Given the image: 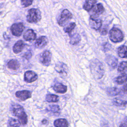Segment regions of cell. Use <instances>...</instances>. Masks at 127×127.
<instances>
[{
    "label": "cell",
    "instance_id": "obj_15",
    "mask_svg": "<svg viewBox=\"0 0 127 127\" xmlns=\"http://www.w3.org/2000/svg\"><path fill=\"white\" fill-rule=\"evenodd\" d=\"M36 38V34L32 29L27 30L23 35V38L27 41L34 40Z\"/></svg>",
    "mask_w": 127,
    "mask_h": 127
},
{
    "label": "cell",
    "instance_id": "obj_12",
    "mask_svg": "<svg viewBox=\"0 0 127 127\" xmlns=\"http://www.w3.org/2000/svg\"><path fill=\"white\" fill-rule=\"evenodd\" d=\"M105 61L111 69H114L117 67L118 59L112 55H108L106 57Z\"/></svg>",
    "mask_w": 127,
    "mask_h": 127
},
{
    "label": "cell",
    "instance_id": "obj_23",
    "mask_svg": "<svg viewBox=\"0 0 127 127\" xmlns=\"http://www.w3.org/2000/svg\"><path fill=\"white\" fill-rule=\"evenodd\" d=\"M118 54L121 58H127V47L125 45L120 46L118 49Z\"/></svg>",
    "mask_w": 127,
    "mask_h": 127
},
{
    "label": "cell",
    "instance_id": "obj_19",
    "mask_svg": "<svg viewBox=\"0 0 127 127\" xmlns=\"http://www.w3.org/2000/svg\"><path fill=\"white\" fill-rule=\"evenodd\" d=\"M54 125L55 127H68V124L64 119H58L55 121Z\"/></svg>",
    "mask_w": 127,
    "mask_h": 127
},
{
    "label": "cell",
    "instance_id": "obj_17",
    "mask_svg": "<svg viewBox=\"0 0 127 127\" xmlns=\"http://www.w3.org/2000/svg\"><path fill=\"white\" fill-rule=\"evenodd\" d=\"M25 46L24 43L22 40L18 41L13 47V51L15 54H18L21 52Z\"/></svg>",
    "mask_w": 127,
    "mask_h": 127
},
{
    "label": "cell",
    "instance_id": "obj_10",
    "mask_svg": "<svg viewBox=\"0 0 127 127\" xmlns=\"http://www.w3.org/2000/svg\"><path fill=\"white\" fill-rule=\"evenodd\" d=\"M38 78L37 74L34 71L28 70L24 73V80L26 82L31 83L36 81Z\"/></svg>",
    "mask_w": 127,
    "mask_h": 127
},
{
    "label": "cell",
    "instance_id": "obj_33",
    "mask_svg": "<svg viewBox=\"0 0 127 127\" xmlns=\"http://www.w3.org/2000/svg\"><path fill=\"white\" fill-rule=\"evenodd\" d=\"M122 91L125 93L127 94V84H125L122 87Z\"/></svg>",
    "mask_w": 127,
    "mask_h": 127
},
{
    "label": "cell",
    "instance_id": "obj_6",
    "mask_svg": "<svg viewBox=\"0 0 127 127\" xmlns=\"http://www.w3.org/2000/svg\"><path fill=\"white\" fill-rule=\"evenodd\" d=\"M51 56L52 55L50 52L47 50H45L41 54L39 61L42 64L45 66H48L51 63Z\"/></svg>",
    "mask_w": 127,
    "mask_h": 127
},
{
    "label": "cell",
    "instance_id": "obj_21",
    "mask_svg": "<svg viewBox=\"0 0 127 127\" xmlns=\"http://www.w3.org/2000/svg\"><path fill=\"white\" fill-rule=\"evenodd\" d=\"M96 1L97 0H86L83 5V8L87 11H90L95 5Z\"/></svg>",
    "mask_w": 127,
    "mask_h": 127
},
{
    "label": "cell",
    "instance_id": "obj_27",
    "mask_svg": "<svg viewBox=\"0 0 127 127\" xmlns=\"http://www.w3.org/2000/svg\"><path fill=\"white\" fill-rule=\"evenodd\" d=\"M46 100L48 102H57L59 100V96L55 94H47Z\"/></svg>",
    "mask_w": 127,
    "mask_h": 127
},
{
    "label": "cell",
    "instance_id": "obj_18",
    "mask_svg": "<svg viewBox=\"0 0 127 127\" xmlns=\"http://www.w3.org/2000/svg\"><path fill=\"white\" fill-rule=\"evenodd\" d=\"M46 110L48 112L55 115H58L60 114V108L57 105H50L46 108Z\"/></svg>",
    "mask_w": 127,
    "mask_h": 127
},
{
    "label": "cell",
    "instance_id": "obj_34",
    "mask_svg": "<svg viewBox=\"0 0 127 127\" xmlns=\"http://www.w3.org/2000/svg\"><path fill=\"white\" fill-rule=\"evenodd\" d=\"M101 33L103 35H106L107 33V30L105 28H103L101 31Z\"/></svg>",
    "mask_w": 127,
    "mask_h": 127
},
{
    "label": "cell",
    "instance_id": "obj_1",
    "mask_svg": "<svg viewBox=\"0 0 127 127\" xmlns=\"http://www.w3.org/2000/svg\"><path fill=\"white\" fill-rule=\"evenodd\" d=\"M90 68L92 75L96 79H101L105 72L103 64L97 59H93L90 64Z\"/></svg>",
    "mask_w": 127,
    "mask_h": 127
},
{
    "label": "cell",
    "instance_id": "obj_9",
    "mask_svg": "<svg viewBox=\"0 0 127 127\" xmlns=\"http://www.w3.org/2000/svg\"><path fill=\"white\" fill-rule=\"evenodd\" d=\"M89 23L90 27L96 30H99L102 26V21L96 16H91Z\"/></svg>",
    "mask_w": 127,
    "mask_h": 127
},
{
    "label": "cell",
    "instance_id": "obj_32",
    "mask_svg": "<svg viewBox=\"0 0 127 127\" xmlns=\"http://www.w3.org/2000/svg\"><path fill=\"white\" fill-rule=\"evenodd\" d=\"M32 56V52L29 51H27V52H26V53L24 54L23 57H24V58L25 59H26V60H29V59H30L31 58Z\"/></svg>",
    "mask_w": 127,
    "mask_h": 127
},
{
    "label": "cell",
    "instance_id": "obj_22",
    "mask_svg": "<svg viewBox=\"0 0 127 127\" xmlns=\"http://www.w3.org/2000/svg\"><path fill=\"white\" fill-rule=\"evenodd\" d=\"M106 92L110 96H115L120 93L121 90L117 87H109L107 88Z\"/></svg>",
    "mask_w": 127,
    "mask_h": 127
},
{
    "label": "cell",
    "instance_id": "obj_8",
    "mask_svg": "<svg viewBox=\"0 0 127 127\" xmlns=\"http://www.w3.org/2000/svg\"><path fill=\"white\" fill-rule=\"evenodd\" d=\"M55 70L57 72L61 74L63 76H66L67 74L68 67L65 64L59 62L55 65Z\"/></svg>",
    "mask_w": 127,
    "mask_h": 127
},
{
    "label": "cell",
    "instance_id": "obj_11",
    "mask_svg": "<svg viewBox=\"0 0 127 127\" xmlns=\"http://www.w3.org/2000/svg\"><path fill=\"white\" fill-rule=\"evenodd\" d=\"M15 96L17 98L21 100L24 101L31 97V92L28 90H24L21 91H18L15 93Z\"/></svg>",
    "mask_w": 127,
    "mask_h": 127
},
{
    "label": "cell",
    "instance_id": "obj_5",
    "mask_svg": "<svg viewBox=\"0 0 127 127\" xmlns=\"http://www.w3.org/2000/svg\"><path fill=\"white\" fill-rule=\"evenodd\" d=\"M72 16L70 12L67 9L64 10L61 14L60 18L58 19V24L61 26H63L66 23V22L69 20V19L72 18Z\"/></svg>",
    "mask_w": 127,
    "mask_h": 127
},
{
    "label": "cell",
    "instance_id": "obj_29",
    "mask_svg": "<svg viewBox=\"0 0 127 127\" xmlns=\"http://www.w3.org/2000/svg\"><path fill=\"white\" fill-rule=\"evenodd\" d=\"M118 70L120 72L127 71V61L121 62L118 67Z\"/></svg>",
    "mask_w": 127,
    "mask_h": 127
},
{
    "label": "cell",
    "instance_id": "obj_26",
    "mask_svg": "<svg viewBox=\"0 0 127 127\" xmlns=\"http://www.w3.org/2000/svg\"><path fill=\"white\" fill-rule=\"evenodd\" d=\"M113 104L117 106H125L127 104V101L121 98H116L113 100Z\"/></svg>",
    "mask_w": 127,
    "mask_h": 127
},
{
    "label": "cell",
    "instance_id": "obj_30",
    "mask_svg": "<svg viewBox=\"0 0 127 127\" xmlns=\"http://www.w3.org/2000/svg\"><path fill=\"white\" fill-rule=\"evenodd\" d=\"M76 26V24L74 22H72L69 23L68 25L66 26L64 28V31L65 32L67 33L70 35L71 34V32L73 31V30L74 29L75 27Z\"/></svg>",
    "mask_w": 127,
    "mask_h": 127
},
{
    "label": "cell",
    "instance_id": "obj_31",
    "mask_svg": "<svg viewBox=\"0 0 127 127\" xmlns=\"http://www.w3.org/2000/svg\"><path fill=\"white\" fill-rule=\"evenodd\" d=\"M33 1V0H21V3L23 7H26L30 6L32 3Z\"/></svg>",
    "mask_w": 127,
    "mask_h": 127
},
{
    "label": "cell",
    "instance_id": "obj_35",
    "mask_svg": "<svg viewBox=\"0 0 127 127\" xmlns=\"http://www.w3.org/2000/svg\"><path fill=\"white\" fill-rule=\"evenodd\" d=\"M119 127H127V125L126 124V123H122L120 125Z\"/></svg>",
    "mask_w": 127,
    "mask_h": 127
},
{
    "label": "cell",
    "instance_id": "obj_3",
    "mask_svg": "<svg viewBox=\"0 0 127 127\" xmlns=\"http://www.w3.org/2000/svg\"><path fill=\"white\" fill-rule=\"evenodd\" d=\"M41 19V12L37 8H31L28 10L27 21L29 23H36Z\"/></svg>",
    "mask_w": 127,
    "mask_h": 127
},
{
    "label": "cell",
    "instance_id": "obj_2",
    "mask_svg": "<svg viewBox=\"0 0 127 127\" xmlns=\"http://www.w3.org/2000/svg\"><path fill=\"white\" fill-rule=\"evenodd\" d=\"M11 112L14 116L17 117L20 124L24 125L27 123V116L22 106L18 104L13 105L11 107Z\"/></svg>",
    "mask_w": 127,
    "mask_h": 127
},
{
    "label": "cell",
    "instance_id": "obj_16",
    "mask_svg": "<svg viewBox=\"0 0 127 127\" xmlns=\"http://www.w3.org/2000/svg\"><path fill=\"white\" fill-rule=\"evenodd\" d=\"M53 88L57 93H64L67 91V87L61 83H56L53 86Z\"/></svg>",
    "mask_w": 127,
    "mask_h": 127
},
{
    "label": "cell",
    "instance_id": "obj_28",
    "mask_svg": "<svg viewBox=\"0 0 127 127\" xmlns=\"http://www.w3.org/2000/svg\"><path fill=\"white\" fill-rule=\"evenodd\" d=\"M20 122L17 120L10 118L8 121V127H19Z\"/></svg>",
    "mask_w": 127,
    "mask_h": 127
},
{
    "label": "cell",
    "instance_id": "obj_7",
    "mask_svg": "<svg viewBox=\"0 0 127 127\" xmlns=\"http://www.w3.org/2000/svg\"><path fill=\"white\" fill-rule=\"evenodd\" d=\"M24 29V26L22 23L13 24L10 28L12 34L15 36H20Z\"/></svg>",
    "mask_w": 127,
    "mask_h": 127
},
{
    "label": "cell",
    "instance_id": "obj_24",
    "mask_svg": "<svg viewBox=\"0 0 127 127\" xmlns=\"http://www.w3.org/2000/svg\"><path fill=\"white\" fill-rule=\"evenodd\" d=\"M70 43L71 45H76L80 41V36L78 34H70Z\"/></svg>",
    "mask_w": 127,
    "mask_h": 127
},
{
    "label": "cell",
    "instance_id": "obj_25",
    "mask_svg": "<svg viewBox=\"0 0 127 127\" xmlns=\"http://www.w3.org/2000/svg\"><path fill=\"white\" fill-rule=\"evenodd\" d=\"M116 82L118 84H122L127 81V74L123 73L115 79Z\"/></svg>",
    "mask_w": 127,
    "mask_h": 127
},
{
    "label": "cell",
    "instance_id": "obj_13",
    "mask_svg": "<svg viewBox=\"0 0 127 127\" xmlns=\"http://www.w3.org/2000/svg\"><path fill=\"white\" fill-rule=\"evenodd\" d=\"M104 11V8L101 3H98L95 4L91 9L92 15L96 16L101 14Z\"/></svg>",
    "mask_w": 127,
    "mask_h": 127
},
{
    "label": "cell",
    "instance_id": "obj_4",
    "mask_svg": "<svg viewBox=\"0 0 127 127\" xmlns=\"http://www.w3.org/2000/svg\"><path fill=\"white\" fill-rule=\"evenodd\" d=\"M109 38L113 42H120L124 39V35L121 30L117 28H113L110 31Z\"/></svg>",
    "mask_w": 127,
    "mask_h": 127
},
{
    "label": "cell",
    "instance_id": "obj_20",
    "mask_svg": "<svg viewBox=\"0 0 127 127\" xmlns=\"http://www.w3.org/2000/svg\"><path fill=\"white\" fill-rule=\"evenodd\" d=\"M7 67L13 70H17L20 67V64L19 62L15 59L10 60L7 63Z\"/></svg>",
    "mask_w": 127,
    "mask_h": 127
},
{
    "label": "cell",
    "instance_id": "obj_14",
    "mask_svg": "<svg viewBox=\"0 0 127 127\" xmlns=\"http://www.w3.org/2000/svg\"><path fill=\"white\" fill-rule=\"evenodd\" d=\"M48 42V39L46 36H41L39 37L35 43V46L37 48H42L44 47Z\"/></svg>",
    "mask_w": 127,
    "mask_h": 127
},
{
    "label": "cell",
    "instance_id": "obj_36",
    "mask_svg": "<svg viewBox=\"0 0 127 127\" xmlns=\"http://www.w3.org/2000/svg\"><path fill=\"white\" fill-rule=\"evenodd\" d=\"M47 122V121L46 120H43L42 121V123L44 124H45Z\"/></svg>",
    "mask_w": 127,
    "mask_h": 127
}]
</instances>
